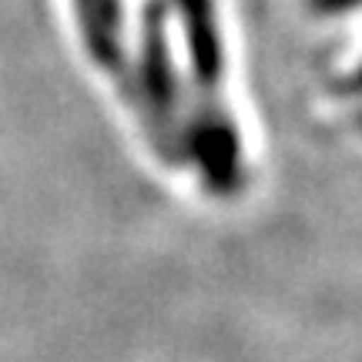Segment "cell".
Segmentation results:
<instances>
[{
	"label": "cell",
	"instance_id": "cell-1",
	"mask_svg": "<svg viewBox=\"0 0 362 362\" xmlns=\"http://www.w3.org/2000/svg\"><path fill=\"white\" fill-rule=\"evenodd\" d=\"M192 61V107H188V155L215 194H235L242 185L238 128L225 98V51H221L215 0H175Z\"/></svg>",
	"mask_w": 362,
	"mask_h": 362
},
{
	"label": "cell",
	"instance_id": "cell-2",
	"mask_svg": "<svg viewBox=\"0 0 362 362\" xmlns=\"http://www.w3.org/2000/svg\"><path fill=\"white\" fill-rule=\"evenodd\" d=\"M141 67L138 88L144 101V128L151 131L155 148L168 165H185L188 155V121L181 107V88L175 81V64L168 51V11L161 0H151L141 17Z\"/></svg>",
	"mask_w": 362,
	"mask_h": 362
},
{
	"label": "cell",
	"instance_id": "cell-3",
	"mask_svg": "<svg viewBox=\"0 0 362 362\" xmlns=\"http://www.w3.org/2000/svg\"><path fill=\"white\" fill-rule=\"evenodd\" d=\"M74 7H78L81 21V37H84V47L94 57V64L115 78L124 101L131 104V111H138V117H144L138 74L128 64L124 37H121V0H74Z\"/></svg>",
	"mask_w": 362,
	"mask_h": 362
},
{
	"label": "cell",
	"instance_id": "cell-4",
	"mask_svg": "<svg viewBox=\"0 0 362 362\" xmlns=\"http://www.w3.org/2000/svg\"><path fill=\"white\" fill-rule=\"evenodd\" d=\"M356 4H362V0H312V7H315V11H325V13L349 11V7H356Z\"/></svg>",
	"mask_w": 362,
	"mask_h": 362
},
{
	"label": "cell",
	"instance_id": "cell-5",
	"mask_svg": "<svg viewBox=\"0 0 362 362\" xmlns=\"http://www.w3.org/2000/svg\"><path fill=\"white\" fill-rule=\"evenodd\" d=\"M339 90H349V94H359L362 90V64L356 67V71H352L349 78L342 81V84H339Z\"/></svg>",
	"mask_w": 362,
	"mask_h": 362
},
{
	"label": "cell",
	"instance_id": "cell-6",
	"mask_svg": "<svg viewBox=\"0 0 362 362\" xmlns=\"http://www.w3.org/2000/svg\"><path fill=\"white\" fill-rule=\"evenodd\" d=\"M359 124H362V115H359Z\"/></svg>",
	"mask_w": 362,
	"mask_h": 362
}]
</instances>
